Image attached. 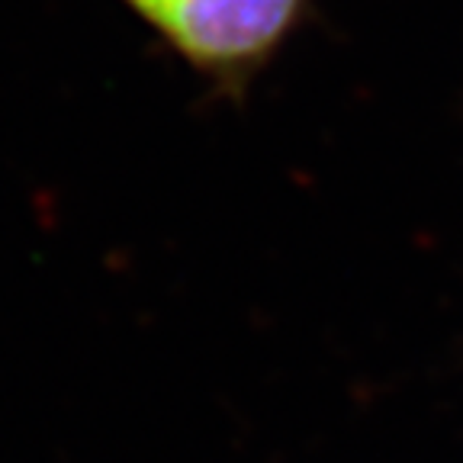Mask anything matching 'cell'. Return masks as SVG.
I'll return each instance as SVG.
<instances>
[{
    "mask_svg": "<svg viewBox=\"0 0 463 463\" xmlns=\"http://www.w3.org/2000/svg\"><path fill=\"white\" fill-rule=\"evenodd\" d=\"M203 78L239 90L299 26L309 0H123Z\"/></svg>",
    "mask_w": 463,
    "mask_h": 463,
    "instance_id": "6da1fadb",
    "label": "cell"
}]
</instances>
